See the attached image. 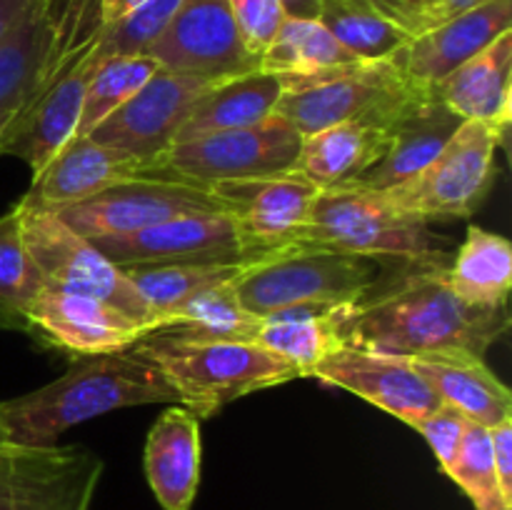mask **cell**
Wrapping results in <instances>:
<instances>
[{
	"mask_svg": "<svg viewBox=\"0 0 512 510\" xmlns=\"http://www.w3.org/2000/svg\"><path fill=\"white\" fill-rule=\"evenodd\" d=\"M443 260L405 265L403 278L345 308L343 345L393 355L460 353L483 358L510 328L508 305L478 308L450 290Z\"/></svg>",
	"mask_w": 512,
	"mask_h": 510,
	"instance_id": "obj_1",
	"label": "cell"
},
{
	"mask_svg": "<svg viewBox=\"0 0 512 510\" xmlns=\"http://www.w3.org/2000/svg\"><path fill=\"white\" fill-rule=\"evenodd\" d=\"M178 400L153 355L135 343L115 353L80 355L53 383L0 403L5 445L50 448L73 425L120 408Z\"/></svg>",
	"mask_w": 512,
	"mask_h": 510,
	"instance_id": "obj_2",
	"label": "cell"
},
{
	"mask_svg": "<svg viewBox=\"0 0 512 510\" xmlns=\"http://www.w3.org/2000/svg\"><path fill=\"white\" fill-rule=\"evenodd\" d=\"M153 355L185 410L213 418L255 390L303 378L295 365L253 340H183L150 333L140 340Z\"/></svg>",
	"mask_w": 512,
	"mask_h": 510,
	"instance_id": "obj_3",
	"label": "cell"
},
{
	"mask_svg": "<svg viewBox=\"0 0 512 510\" xmlns=\"http://www.w3.org/2000/svg\"><path fill=\"white\" fill-rule=\"evenodd\" d=\"M378 260L313 243H295L243 268L233 290L248 313L263 315L290 305H353L375 288Z\"/></svg>",
	"mask_w": 512,
	"mask_h": 510,
	"instance_id": "obj_4",
	"label": "cell"
},
{
	"mask_svg": "<svg viewBox=\"0 0 512 510\" xmlns=\"http://www.w3.org/2000/svg\"><path fill=\"white\" fill-rule=\"evenodd\" d=\"M300 243L403 265L445 258L428 223L395 208L380 190L355 185L318 190Z\"/></svg>",
	"mask_w": 512,
	"mask_h": 510,
	"instance_id": "obj_5",
	"label": "cell"
},
{
	"mask_svg": "<svg viewBox=\"0 0 512 510\" xmlns=\"http://www.w3.org/2000/svg\"><path fill=\"white\" fill-rule=\"evenodd\" d=\"M103 23L100 0H40L0 45V155L68 50Z\"/></svg>",
	"mask_w": 512,
	"mask_h": 510,
	"instance_id": "obj_6",
	"label": "cell"
},
{
	"mask_svg": "<svg viewBox=\"0 0 512 510\" xmlns=\"http://www.w3.org/2000/svg\"><path fill=\"white\" fill-rule=\"evenodd\" d=\"M505 135L478 120H463L445 148L405 183L380 190L413 218L460 220L478 210L495 180V158Z\"/></svg>",
	"mask_w": 512,
	"mask_h": 510,
	"instance_id": "obj_7",
	"label": "cell"
},
{
	"mask_svg": "<svg viewBox=\"0 0 512 510\" xmlns=\"http://www.w3.org/2000/svg\"><path fill=\"white\" fill-rule=\"evenodd\" d=\"M20 230L25 248L48 288L105 300L130 318L150 325L155 320L123 268L105 258L88 238L75 233L50 210L20 200Z\"/></svg>",
	"mask_w": 512,
	"mask_h": 510,
	"instance_id": "obj_8",
	"label": "cell"
},
{
	"mask_svg": "<svg viewBox=\"0 0 512 510\" xmlns=\"http://www.w3.org/2000/svg\"><path fill=\"white\" fill-rule=\"evenodd\" d=\"M300 143L303 135L273 113L263 123L248 128L178 140L155 163L153 175H168L210 188L218 180L290 173L298 165Z\"/></svg>",
	"mask_w": 512,
	"mask_h": 510,
	"instance_id": "obj_9",
	"label": "cell"
},
{
	"mask_svg": "<svg viewBox=\"0 0 512 510\" xmlns=\"http://www.w3.org/2000/svg\"><path fill=\"white\" fill-rule=\"evenodd\" d=\"M283 95L275 115L288 120L300 135H313L343 120L363 118L398 103L415 85L398 60H355L318 75L280 78Z\"/></svg>",
	"mask_w": 512,
	"mask_h": 510,
	"instance_id": "obj_10",
	"label": "cell"
},
{
	"mask_svg": "<svg viewBox=\"0 0 512 510\" xmlns=\"http://www.w3.org/2000/svg\"><path fill=\"white\" fill-rule=\"evenodd\" d=\"M50 213L83 238H120L180 215L225 213L223 203L203 185L168 175H140L120 180L90 198L63 205Z\"/></svg>",
	"mask_w": 512,
	"mask_h": 510,
	"instance_id": "obj_11",
	"label": "cell"
},
{
	"mask_svg": "<svg viewBox=\"0 0 512 510\" xmlns=\"http://www.w3.org/2000/svg\"><path fill=\"white\" fill-rule=\"evenodd\" d=\"M210 193L223 203L245 260L253 263L303 240L318 188L298 170H290L263 178L218 180L210 185Z\"/></svg>",
	"mask_w": 512,
	"mask_h": 510,
	"instance_id": "obj_12",
	"label": "cell"
},
{
	"mask_svg": "<svg viewBox=\"0 0 512 510\" xmlns=\"http://www.w3.org/2000/svg\"><path fill=\"white\" fill-rule=\"evenodd\" d=\"M213 83L215 80L205 75L160 65L128 103L120 105L88 135L95 143L148 163L153 175L155 163L175 143L198 95Z\"/></svg>",
	"mask_w": 512,
	"mask_h": 510,
	"instance_id": "obj_13",
	"label": "cell"
},
{
	"mask_svg": "<svg viewBox=\"0 0 512 510\" xmlns=\"http://www.w3.org/2000/svg\"><path fill=\"white\" fill-rule=\"evenodd\" d=\"M103 460L80 445L0 448V510H88Z\"/></svg>",
	"mask_w": 512,
	"mask_h": 510,
	"instance_id": "obj_14",
	"label": "cell"
},
{
	"mask_svg": "<svg viewBox=\"0 0 512 510\" xmlns=\"http://www.w3.org/2000/svg\"><path fill=\"white\" fill-rule=\"evenodd\" d=\"M105 23L88 30L68 50L60 68L43 88V93L30 103L23 123L18 125L5 143L3 155H15L38 178L45 165L58 155V150L75 138L80 113H83L85 90L98 68V45L103 40Z\"/></svg>",
	"mask_w": 512,
	"mask_h": 510,
	"instance_id": "obj_15",
	"label": "cell"
},
{
	"mask_svg": "<svg viewBox=\"0 0 512 510\" xmlns=\"http://www.w3.org/2000/svg\"><path fill=\"white\" fill-rule=\"evenodd\" d=\"M145 55L163 68L198 73L210 80L253 73L260 65L243 45L228 0H183Z\"/></svg>",
	"mask_w": 512,
	"mask_h": 510,
	"instance_id": "obj_16",
	"label": "cell"
},
{
	"mask_svg": "<svg viewBox=\"0 0 512 510\" xmlns=\"http://www.w3.org/2000/svg\"><path fill=\"white\" fill-rule=\"evenodd\" d=\"M28 333L60 350L80 355L115 353L133 348L153 328L130 318L105 300L45 285L25 313Z\"/></svg>",
	"mask_w": 512,
	"mask_h": 510,
	"instance_id": "obj_17",
	"label": "cell"
},
{
	"mask_svg": "<svg viewBox=\"0 0 512 510\" xmlns=\"http://www.w3.org/2000/svg\"><path fill=\"white\" fill-rule=\"evenodd\" d=\"M310 378L350 390L408 425L433 413L443 403L408 355L340 345L315 365Z\"/></svg>",
	"mask_w": 512,
	"mask_h": 510,
	"instance_id": "obj_18",
	"label": "cell"
},
{
	"mask_svg": "<svg viewBox=\"0 0 512 510\" xmlns=\"http://www.w3.org/2000/svg\"><path fill=\"white\" fill-rule=\"evenodd\" d=\"M460 125L463 118L438 98L435 85H420L390 118L385 153L350 185L388 190L405 183L445 148Z\"/></svg>",
	"mask_w": 512,
	"mask_h": 510,
	"instance_id": "obj_19",
	"label": "cell"
},
{
	"mask_svg": "<svg viewBox=\"0 0 512 510\" xmlns=\"http://www.w3.org/2000/svg\"><path fill=\"white\" fill-rule=\"evenodd\" d=\"M115 265L175 263V260H210V263H248L240 250L233 220L225 213L180 215L158 225L120 235L90 240Z\"/></svg>",
	"mask_w": 512,
	"mask_h": 510,
	"instance_id": "obj_20",
	"label": "cell"
},
{
	"mask_svg": "<svg viewBox=\"0 0 512 510\" xmlns=\"http://www.w3.org/2000/svg\"><path fill=\"white\" fill-rule=\"evenodd\" d=\"M418 88L420 85H415L405 98L378 113L343 120L313 135H303L295 170L318 190L355 183L385 153L390 118Z\"/></svg>",
	"mask_w": 512,
	"mask_h": 510,
	"instance_id": "obj_21",
	"label": "cell"
},
{
	"mask_svg": "<svg viewBox=\"0 0 512 510\" xmlns=\"http://www.w3.org/2000/svg\"><path fill=\"white\" fill-rule=\"evenodd\" d=\"M140 175H150L148 163L95 143L90 135H75L45 165L43 173L33 178L23 200L38 208L55 210Z\"/></svg>",
	"mask_w": 512,
	"mask_h": 510,
	"instance_id": "obj_22",
	"label": "cell"
},
{
	"mask_svg": "<svg viewBox=\"0 0 512 510\" xmlns=\"http://www.w3.org/2000/svg\"><path fill=\"white\" fill-rule=\"evenodd\" d=\"M508 30H512V0H488L450 23L410 38L393 58L415 83L438 85Z\"/></svg>",
	"mask_w": 512,
	"mask_h": 510,
	"instance_id": "obj_23",
	"label": "cell"
},
{
	"mask_svg": "<svg viewBox=\"0 0 512 510\" xmlns=\"http://www.w3.org/2000/svg\"><path fill=\"white\" fill-rule=\"evenodd\" d=\"M145 478L163 510H190L200 485V420L183 405L160 413L145 440Z\"/></svg>",
	"mask_w": 512,
	"mask_h": 510,
	"instance_id": "obj_24",
	"label": "cell"
},
{
	"mask_svg": "<svg viewBox=\"0 0 512 510\" xmlns=\"http://www.w3.org/2000/svg\"><path fill=\"white\" fill-rule=\"evenodd\" d=\"M438 98L463 120H478L508 138L512 115V30L495 38L445 80Z\"/></svg>",
	"mask_w": 512,
	"mask_h": 510,
	"instance_id": "obj_25",
	"label": "cell"
},
{
	"mask_svg": "<svg viewBox=\"0 0 512 510\" xmlns=\"http://www.w3.org/2000/svg\"><path fill=\"white\" fill-rule=\"evenodd\" d=\"M418 373L433 385L440 400L453 405L473 423L493 428L512 420V395L483 358L460 353L413 355Z\"/></svg>",
	"mask_w": 512,
	"mask_h": 510,
	"instance_id": "obj_26",
	"label": "cell"
},
{
	"mask_svg": "<svg viewBox=\"0 0 512 510\" xmlns=\"http://www.w3.org/2000/svg\"><path fill=\"white\" fill-rule=\"evenodd\" d=\"M280 95H283V80L263 70L215 80L198 95L175 143L195 135L223 133V130L263 123L275 113Z\"/></svg>",
	"mask_w": 512,
	"mask_h": 510,
	"instance_id": "obj_27",
	"label": "cell"
},
{
	"mask_svg": "<svg viewBox=\"0 0 512 510\" xmlns=\"http://www.w3.org/2000/svg\"><path fill=\"white\" fill-rule=\"evenodd\" d=\"M348 305H290L260 318L255 343L310 378L315 365L343 345L340 325Z\"/></svg>",
	"mask_w": 512,
	"mask_h": 510,
	"instance_id": "obj_28",
	"label": "cell"
},
{
	"mask_svg": "<svg viewBox=\"0 0 512 510\" xmlns=\"http://www.w3.org/2000/svg\"><path fill=\"white\" fill-rule=\"evenodd\" d=\"M445 278L450 290L465 303L503 308L512 288V245L503 235L470 225Z\"/></svg>",
	"mask_w": 512,
	"mask_h": 510,
	"instance_id": "obj_29",
	"label": "cell"
},
{
	"mask_svg": "<svg viewBox=\"0 0 512 510\" xmlns=\"http://www.w3.org/2000/svg\"><path fill=\"white\" fill-rule=\"evenodd\" d=\"M235 283V280H233ZM233 283L215 285L170 308L153 333L183 340H253L260 318L248 313L235 295Z\"/></svg>",
	"mask_w": 512,
	"mask_h": 510,
	"instance_id": "obj_30",
	"label": "cell"
},
{
	"mask_svg": "<svg viewBox=\"0 0 512 510\" xmlns=\"http://www.w3.org/2000/svg\"><path fill=\"white\" fill-rule=\"evenodd\" d=\"M245 265L248 263L175 260V263H128L120 268L150 308L155 330H158L160 320L170 308L215 285L233 283L243 273Z\"/></svg>",
	"mask_w": 512,
	"mask_h": 510,
	"instance_id": "obj_31",
	"label": "cell"
},
{
	"mask_svg": "<svg viewBox=\"0 0 512 510\" xmlns=\"http://www.w3.org/2000/svg\"><path fill=\"white\" fill-rule=\"evenodd\" d=\"M355 60L358 58L348 53L320 20L285 18L260 55L258 70L278 78H305Z\"/></svg>",
	"mask_w": 512,
	"mask_h": 510,
	"instance_id": "obj_32",
	"label": "cell"
},
{
	"mask_svg": "<svg viewBox=\"0 0 512 510\" xmlns=\"http://www.w3.org/2000/svg\"><path fill=\"white\" fill-rule=\"evenodd\" d=\"M318 20L358 60H388L408 45L410 35L368 0H320Z\"/></svg>",
	"mask_w": 512,
	"mask_h": 510,
	"instance_id": "obj_33",
	"label": "cell"
},
{
	"mask_svg": "<svg viewBox=\"0 0 512 510\" xmlns=\"http://www.w3.org/2000/svg\"><path fill=\"white\" fill-rule=\"evenodd\" d=\"M45 288L20 230V205L0 215V328L25 330V313Z\"/></svg>",
	"mask_w": 512,
	"mask_h": 510,
	"instance_id": "obj_34",
	"label": "cell"
},
{
	"mask_svg": "<svg viewBox=\"0 0 512 510\" xmlns=\"http://www.w3.org/2000/svg\"><path fill=\"white\" fill-rule=\"evenodd\" d=\"M160 63L150 55H113L100 60L85 90L83 113L75 135H88L95 125L103 123L110 113L128 103L145 83L155 75Z\"/></svg>",
	"mask_w": 512,
	"mask_h": 510,
	"instance_id": "obj_35",
	"label": "cell"
},
{
	"mask_svg": "<svg viewBox=\"0 0 512 510\" xmlns=\"http://www.w3.org/2000/svg\"><path fill=\"white\" fill-rule=\"evenodd\" d=\"M445 475L463 488V493L473 500L475 510H510L500 495L490 430L485 425L468 420L458 455Z\"/></svg>",
	"mask_w": 512,
	"mask_h": 510,
	"instance_id": "obj_36",
	"label": "cell"
},
{
	"mask_svg": "<svg viewBox=\"0 0 512 510\" xmlns=\"http://www.w3.org/2000/svg\"><path fill=\"white\" fill-rule=\"evenodd\" d=\"M238 33L250 55L260 60L263 50L283 25L285 13L278 0H228Z\"/></svg>",
	"mask_w": 512,
	"mask_h": 510,
	"instance_id": "obj_37",
	"label": "cell"
},
{
	"mask_svg": "<svg viewBox=\"0 0 512 510\" xmlns=\"http://www.w3.org/2000/svg\"><path fill=\"white\" fill-rule=\"evenodd\" d=\"M465 425H468V418H465L460 410H455L453 405L448 403H440L433 413L415 420L410 428H415L425 440H428V445L433 448V455L438 458L443 473H448L455 455H458L460 443H463Z\"/></svg>",
	"mask_w": 512,
	"mask_h": 510,
	"instance_id": "obj_38",
	"label": "cell"
},
{
	"mask_svg": "<svg viewBox=\"0 0 512 510\" xmlns=\"http://www.w3.org/2000/svg\"><path fill=\"white\" fill-rule=\"evenodd\" d=\"M485 3L488 0H415L413 8L405 15L403 30L410 38H415V35H423L438 25L450 23V20L460 18V15L470 13Z\"/></svg>",
	"mask_w": 512,
	"mask_h": 510,
	"instance_id": "obj_39",
	"label": "cell"
},
{
	"mask_svg": "<svg viewBox=\"0 0 512 510\" xmlns=\"http://www.w3.org/2000/svg\"><path fill=\"white\" fill-rule=\"evenodd\" d=\"M488 430L500 495H503L505 505L512 510V420H505V423L493 425Z\"/></svg>",
	"mask_w": 512,
	"mask_h": 510,
	"instance_id": "obj_40",
	"label": "cell"
},
{
	"mask_svg": "<svg viewBox=\"0 0 512 510\" xmlns=\"http://www.w3.org/2000/svg\"><path fill=\"white\" fill-rule=\"evenodd\" d=\"M40 0H0V45L33 13Z\"/></svg>",
	"mask_w": 512,
	"mask_h": 510,
	"instance_id": "obj_41",
	"label": "cell"
},
{
	"mask_svg": "<svg viewBox=\"0 0 512 510\" xmlns=\"http://www.w3.org/2000/svg\"><path fill=\"white\" fill-rule=\"evenodd\" d=\"M143 3H148V0H100L105 25L118 23V20H123L125 15H130L133 10H138Z\"/></svg>",
	"mask_w": 512,
	"mask_h": 510,
	"instance_id": "obj_42",
	"label": "cell"
},
{
	"mask_svg": "<svg viewBox=\"0 0 512 510\" xmlns=\"http://www.w3.org/2000/svg\"><path fill=\"white\" fill-rule=\"evenodd\" d=\"M283 8L285 18H303V20H318L320 0H278Z\"/></svg>",
	"mask_w": 512,
	"mask_h": 510,
	"instance_id": "obj_43",
	"label": "cell"
},
{
	"mask_svg": "<svg viewBox=\"0 0 512 510\" xmlns=\"http://www.w3.org/2000/svg\"><path fill=\"white\" fill-rule=\"evenodd\" d=\"M368 3L373 5L378 13H383L385 18L393 20L395 25H400V28H403L405 15H408V10L413 8L415 0H368Z\"/></svg>",
	"mask_w": 512,
	"mask_h": 510,
	"instance_id": "obj_44",
	"label": "cell"
},
{
	"mask_svg": "<svg viewBox=\"0 0 512 510\" xmlns=\"http://www.w3.org/2000/svg\"><path fill=\"white\" fill-rule=\"evenodd\" d=\"M3 445H5V440H3V433H0V448H3Z\"/></svg>",
	"mask_w": 512,
	"mask_h": 510,
	"instance_id": "obj_45",
	"label": "cell"
}]
</instances>
